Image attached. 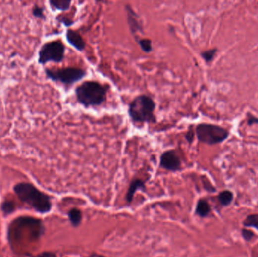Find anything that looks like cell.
<instances>
[{"mask_svg":"<svg viewBox=\"0 0 258 257\" xmlns=\"http://www.w3.org/2000/svg\"><path fill=\"white\" fill-rule=\"evenodd\" d=\"M14 192L23 203L27 204L37 213L45 214L51 211L52 205L50 196L32 183H18L14 186Z\"/></svg>","mask_w":258,"mask_h":257,"instance_id":"cell-1","label":"cell"},{"mask_svg":"<svg viewBox=\"0 0 258 257\" xmlns=\"http://www.w3.org/2000/svg\"><path fill=\"white\" fill-rule=\"evenodd\" d=\"M109 87L97 81H85L75 91L76 100L85 108L101 106L106 101Z\"/></svg>","mask_w":258,"mask_h":257,"instance_id":"cell-2","label":"cell"},{"mask_svg":"<svg viewBox=\"0 0 258 257\" xmlns=\"http://www.w3.org/2000/svg\"><path fill=\"white\" fill-rule=\"evenodd\" d=\"M156 104L151 97L141 95L135 97L128 106V116L136 124L155 123Z\"/></svg>","mask_w":258,"mask_h":257,"instance_id":"cell-3","label":"cell"},{"mask_svg":"<svg viewBox=\"0 0 258 257\" xmlns=\"http://www.w3.org/2000/svg\"><path fill=\"white\" fill-rule=\"evenodd\" d=\"M196 135L200 142L207 145H215L226 141L230 133L219 125L200 123L196 126Z\"/></svg>","mask_w":258,"mask_h":257,"instance_id":"cell-4","label":"cell"},{"mask_svg":"<svg viewBox=\"0 0 258 257\" xmlns=\"http://www.w3.org/2000/svg\"><path fill=\"white\" fill-rule=\"evenodd\" d=\"M46 74L49 79L54 82H60L67 86H71L86 77L87 73L82 68L67 67L56 70L46 69Z\"/></svg>","mask_w":258,"mask_h":257,"instance_id":"cell-5","label":"cell"},{"mask_svg":"<svg viewBox=\"0 0 258 257\" xmlns=\"http://www.w3.org/2000/svg\"><path fill=\"white\" fill-rule=\"evenodd\" d=\"M65 46L60 40L45 43L39 52V63L40 64H46L49 62L61 63L65 56Z\"/></svg>","mask_w":258,"mask_h":257,"instance_id":"cell-6","label":"cell"},{"mask_svg":"<svg viewBox=\"0 0 258 257\" xmlns=\"http://www.w3.org/2000/svg\"><path fill=\"white\" fill-rule=\"evenodd\" d=\"M160 167L172 172L181 170V158L177 155L175 150H167L162 153L160 156Z\"/></svg>","mask_w":258,"mask_h":257,"instance_id":"cell-7","label":"cell"},{"mask_svg":"<svg viewBox=\"0 0 258 257\" xmlns=\"http://www.w3.org/2000/svg\"><path fill=\"white\" fill-rule=\"evenodd\" d=\"M125 11H126L127 14V22H128V27L130 29L131 33L133 35L136 34L138 32L144 33V28H143L142 24L140 21L139 17L132 9L131 5H125Z\"/></svg>","mask_w":258,"mask_h":257,"instance_id":"cell-8","label":"cell"},{"mask_svg":"<svg viewBox=\"0 0 258 257\" xmlns=\"http://www.w3.org/2000/svg\"><path fill=\"white\" fill-rule=\"evenodd\" d=\"M67 42L79 51H83L86 49V43L81 34L76 30L69 29L66 33Z\"/></svg>","mask_w":258,"mask_h":257,"instance_id":"cell-9","label":"cell"},{"mask_svg":"<svg viewBox=\"0 0 258 257\" xmlns=\"http://www.w3.org/2000/svg\"><path fill=\"white\" fill-rule=\"evenodd\" d=\"M145 185L144 182L139 179H135L131 183L130 186L128 188V193L126 194V200L128 204H130L133 200L135 193H136L137 190L139 189H144Z\"/></svg>","mask_w":258,"mask_h":257,"instance_id":"cell-10","label":"cell"},{"mask_svg":"<svg viewBox=\"0 0 258 257\" xmlns=\"http://www.w3.org/2000/svg\"><path fill=\"white\" fill-rule=\"evenodd\" d=\"M211 207L206 199H200L196 207V213L202 218L206 217L211 213Z\"/></svg>","mask_w":258,"mask_h":257,"instance_id":"cell-11","label":"cell"},{"mask_svg":"<svg viewBox=\"0 0 258 257\" xmlns=\"http://www.w3.org/2000/svg\"><path fill=\"white\" fill-rule=\"evenodd\" d=\"M217 199H218L222 206L227 207L233 202V199H234V195H233V192L230 191V190H223V191L219 193Z\"/></svg>","mask_w":258,"mask_h":257,"instance_id":"cell-12","label":"cell"},{"mask_svg":"<svg viewBox=\"0 0 258 257\" xmlns=\"http://www.w3.org/2000/svg\"><path fill=\"white\" fill-rule=\"evenodd\" d=\"M71 3L70 0H52L50 2L52 8L60 11H68Z\"/></svg>","mask_w":258,"mask_h":257,"instance_id":"cell-13","label":"cell"},{"mask_svg":"<svg viewBox=\"0 0 258 257\" xmlns=\"http://www.w3.org/2000/svg\"><path fill=\"white\" fill-rule=\"evenodd\" d=\"M69 219L74 227H77L82 220V213L79 209L73 208L69 211Z\"/></svg>","mask_w":258,"mask_h":257,"instance_id":"cell-14","label":"cell"},{"mask_svg":"<svg viewBox=\"0 0 258 257\" xmlns=\"http://www.w3.org/2000/svg\"><path fill=\"white\" fill-rule=\"evenodd\" d=\"M136 42L144 52L148 53V54L152 52L153 45L151 40L148 38H136Z\"/></svg>","mask_w":258,"mask_h":257,"instance_id":"cell-15","label":"cell"},{"mask_svg":"<svg viewBox=\"0 0 258 257\" xmlns=\"http://www.w3.org/2000/svg\"><path fill=\"white\" fill-rule=\"evenodd\" d=\"M243 224L245 227H252L258 230V213L250 214L246 216L243 222Z\"/></svg>","mask_w":258,"mask_h":257,"instance_id":"cell-16","label":"cell"},{"mask_svg":"<svg viewBox=\"0 0 258 257\" xmlns=\"http://www.w3.org/2000/svg\"><path fill=\"white\" fill-rule=\"evenodd\" d=\"M0 209H1V210H2V213L5 216H8V215L14 213V210H15V204L11 202V201H4L1 204Z\"/></svg>","mask_w":258,"mask_h":257,"instance_id":"cell-17","label":"cell"},{"mask_svg":"<svg viewBox=\"0 0 258 257\" xmlns=\"http://www.w3.org/2000/svg\"><path fill=\"white\" fill-rule=\"evenodd\" d=\"M217 52V49H211L208 50L204 51L201 53V57L206 63H209L213 61L216 54Z\"/></svg>","mask_w":258,"mask_h":257,"instance_id":"cell-18","label":"cell"},{"mask_svg":"<svg viewBox=\"0 0 258 257\" xmlns=\"http://www.w3.org/2000/svg\"><path fill=\"white\" fill-rule=\"evenodd\" d=\"M241 235L243 237V239L246 242H251L253 237L255 236V233L253 231L250 230V229H246V228H243L241 230Z\"/></svg>","mask_w":258,"mask_h":257,"instance_id":"cell-19","label":"cell"},{"mask_svg":"<svg viewBox=\"0 0 258 257\" xmlns=\"http://www.w3.org/2000/svg\"><path fill=\"white\" fill-rule=\"evenodd\" d=\"M33 14L35 16L36 18H44V12H43V8L38 5H35L34 9H33Z\"/></svg>","mask_w":258,"mask_h":257,"instance_id":"cell-20","label":"cell"},{"mask_svg":"<svg viewBox=\"0 0 258 257\" xmlns=\"http://www.w3.org/2000/svg\"><path fill=\"white\" fill-rule=\"evenodd\" d=\"M57 20L60 21V23H63L66 27H70L74 24V21L70 18H66V17H61V18H57Z\"/></svg>","mask_w":258,"mask_h":257,"instance_id":"cell-21","label":"cell"},{"mask_svg":"<svg viewBox=\"0 0 258 257\" xmlns=\"http://www.w3.org/2000/svg\"><path fill=\"white\" fill-rule=\"evenodd\" d=\"M194 137H195V133L193 132L192 128H190V129H189V131H187V134H185L186 140H187L189 144H192L193 141H194Z\"/></svg>","mask_w":258,"mask_h":257,"instance_id":"cell-22","label":"cell"},{"mask_svg":"<svg viewBox=\"0 0 258 257\" xmlns=\"http://www.w3.org/2000/svg\"><path fill=\"white\" fill-rule=\"evenodd\" d=\"M247 118V124L251 126V125H255V124H258V118L255 117V115H252V114H248Z\"/></svg>","mask_w":258,"mask_h":257,"instance_id":"cell-23","label":"cell"},{"mask_svg":"<svg viewBox=\"0 0 258 257\" xmlns=\"http://www.w3.org/2000/svg\"><path fill=\"white\" fill-rule=\"evenodd\" d=\"M36 257H57V255L54 253L46 251V252L41 253Z\"/></svg>","mask_w":258,"mask_h":257,"instance_id":"cell-24","label":"cell"},{"mask_svg":"<svg viewBox=\"0 0 258 257\" xmlns=\"http://www.w3.org/2000/svg\"><path fill=\"white\" fill-rule=\"evenodd\" d=\"M90 257H106L104 256L101 255V254H91Z\"/></svg>","mask_w":258,"mask_h":257,"instance_id":"cell-25","label":"cell"}]
</instances>
